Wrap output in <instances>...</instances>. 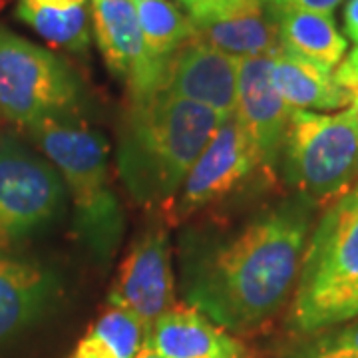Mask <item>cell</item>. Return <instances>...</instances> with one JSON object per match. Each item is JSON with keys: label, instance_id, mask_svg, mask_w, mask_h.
Returning <instances> with one entry per match:
<instances>
[{"label": "cell", "instance_id": "6da1fadb", "mask_svg": "<svg viewBox=\"0 0 358 358\" xmlns=\"http://www.w3.org/2000/svg\"><path fill=\"white\" fill-rule=\"evenodd\" d=\"M308 227V203L291 201L199 253L185 277L192 307L225 331H247L273 317L299 277Z\"/></svg>", "mask_w": 358, "mask_h": 358}, {"label": "cell", "instance_id": "7a4b0ae2", "mask_svg": "<svg viewBox=\"0 0 358 358\" xmlns=\"http://www.w3.org/2000/svg\"><path fill=\"white\" fill-rule=\"evenodd\" d=\"M225 120L166 92L131 100L117 150L120 178L129 195L143 205L169 203Z\"/></svg>", "mask_w": 358, "mask_h": 358}, {"label": "cell", "instance_id": "3957f363", "mask_svg": "<svg viewBox=\"0 0 358 358\" xmlns=\"http://www.w3.org/2000/svg\"><path fill=\"white\" fill-rule=\"evenodd\" d=\"M357 317L358 179L331 201L308 237L289 322L313 334Z\"/></svg>", "mask_w": 358, "mask_h": 358}, {"label": "cell", "instance_id": "277c9868", "mask_svg": "<svg viewBox=\"0 0 358 358\" xmlns=\"http://www.w3.org/2000/svg\"><path fill=\"white\" fill-rule=\"evenodd\" d=\"M28 131L66 179L78 223L92 247L108 253L122 231V211L110 185L106 140L70 112L48 115Z\"/></svg>", "mask_w": 358, "mask_h": 358}, {"label": "cell", "instance_id": "5b68a950", "mask_svg": "<svg viewBox=\"0 0 358 358\" xmlns=\"http://www.w3.org/2000/svg\"><path fill=\"white\" fill-rule=\"evenodd\" d=\"M282 154L285 176L307 201H333L358 179V110H293Z\"/></svg>", "mask_w": 358, "mask_h": 358}, {"label": "cell", "instance_id": "8992f818", "mask_svg": "<svg viewBox=\"0 0 358 358\" xmlns=\"http://www.w3.org/2000/svg\"><path fill=\"white\" fill-rule=\"evenodd\" d=\"M80 88L70 68L52 52L0 26V115L30 128L48 115L64 114Z\"/></svg>", "mask_w": 358, "mask_h": 358}, {"label": "cell", "instance_id": "52a82bcc", "mask_svg": "<svg viewBox=\"0 0 358 358\" xmlns=\"http://www.w3.org/2000/svg\"><path fill=\"white\" fill-rule=\"evenodd\" d=\"M64 197L50 164L16 145H0V251L46 225Z\"/></svg>", "mask_w": 358, "mask_h": 358}, {"label": "cell", "instance_id": "ba28073f", "mask_svg": "<svg viewBox=\"0 0 358 358\" xmlns=\"http://www.w3.org/2000/svg\"><path fill=\"white\" fill-rule=\"evenodd\" d=\"M261 164V155L235 115L227 117L207 141L203 152L169 201L173 219H183L237 189Z\"/></svg>", "mask_w": 358, "mask_h": 358}, {"label": "cell", "instance_id": "9c48e42d", "mask_svg": "<svg viewBox=\"0 0 358 358\" xmlns=\"http://www.w3.org/2000/svg\"><path fill=\"white\" fill-rule=\"evenodd\" d=\"M110 305L140 320L148 333L154 322L176 307L169 237L164 229H148L122 261Z\"/></svg>", "mask_w": 358, "mask_h": 358}, {"label": "cell", "instance_id": "30bf717a", "mask_svg": "<svg viewBox=\"0 0 358 358\" xmlns=\"http://www.w3.org/2000/svg\"><path fill=\"white\" fill-rule=\"evenodd\" d=\"M193 40L235 60L277 56L282 52L279 20L261 0L193 2Z\"/></svg>", "mask_w": 358, "mask_h": 358}, {"label": "cell", "instance_id": "8fae6325", "mask_svg": "<svg viewBox=\"0 0 358 358\" xmlns=\"http://www.w3.org/2000/svg\"><path fill=\"white\" fill-rule=\"evenodd\" d=\"M92 20L103 62L126 82L131 100L159 92L166 60L148 50L131 0H92Z\"/></svg>", "mask_w": 358, "mask_h": 358}, {"label": "cell", "instance_id": "7c38bea8", "mask_svg": "<svg viewBox=\"0 0 358 358\" xmlns=\"http://www.w3.org/2000/svg\"><path fill=\"white\" fill-rule=\"evenodd\" d=\"M273 58L259 56L239 60L237 106L233 114L255 143L265 169L277 164L293 114L275 86Z\"/></svg>", "mask_w": 358, "mask_h": 358}, {"label": "cell", "instance_id": "4fadbf2b", "mask_svg": "<svg viewBox=\"0 0 358 358\" xmlns=\"http://www.w3.org/2000/svg\"><path fill=\"white\" fill-rule=\"evenodd\" d=\"M237 66L239 60L192 40L166 60L159 92L231 117L237 106Z\"/></svg>", "mask_w": 358, "mask_h": 358}, {"label": "cell", "instance_id": "5bb4252c", "mask_svg": "<svg viewBox=\"0 0 358 358\" xmlns=\"http://www.w3.org/2000/svg\"><path fill=\"white\" fill-rule=\"evenodd\" d=\"M143 346L164 358H249L223 327L195 307H173L145 333Z\"/></svg>", "mask_w": 358, "mask_h": 358}, {"label": "cell", "instance_id": "9a60e30c", "mask_svg": "<svg viewBox=\"0 0 358 358\" xmlns=\"http://www.w3.org/2000/svg\"><path fill=\"white\" fill-rule=\"evenodd\" d=\"M273 78L291 110H345L355 102V96L334 80L331 70L285 50L273 58Z\"/></svg>", "mask_w": 358, "mask_h": 358}, {"label": "cell", "instance_id": "2e32d148", "mask_svg": "<svg viewBox=\"0 0 358 358\" xmlns=\"http://www.w3.org/2000/svg\"><path fill=\"white\" fill-rule=\"evenodd\" d=\"M48 293L50 279L38 265L0 257V341L24 327Z\"/></svg>", "mask_w": 358, "mask_h": 358}, {"label": "cell", "instance_id": "e0dca14e", "mask_svg": "<svg viewBox=\"0 0 358 358\" xmlns=\"http://www.w3.org/2000/svg\"><path fill=\"white\" fill-rule=\"evenodd\" d=\"M277 20L285 52L331 72L343 62L346 38L336 30L331 14L289 13Z\"/></svg>", "mask_w": 358, "mask_h": 358}, {"label": "cell", "instance_id": "ac0fdd59", "mask_svg": "<svg viewBox=\"0 0 358 358\" xmlns=\"http://www.w3.org/2000/svg\"><path fill=\"white\" fill-rule=\"evenodd\" d=\"M143 338L145 331L140 320L112 307L90 327L72 358H136Z\"/></svg>", "mask_w": 358, "mask_h": 358}, {"label": "cell", "instance_id": "d6986e66", "mask_svg": "<svg viewBox=\"0 0 358 358\" xmlns=\"http://www.w3.org/2000/svg\"><path fill=\"white\" fill-rule=\"evenodd\" d=\"M148 50L159 60H167L183 44L193 40L189 16L181 14L169 0H131Z\"/></svg>", "mask_w": 358, "mask_h": 358}, {"label": "cell", "instance_id": "ffe728a7", "mask_svg": "<svg viewBox=\"0 0 358 358\" xmlns=\"http://www.w3.org/2000/svg\"><path fill=\"white\" fill-rule=\"evenodd\" d=\"M18 18L30 24L40 36L54 46H60L70 52H84L90 44L88 8L76 6L68 10L38 8L18 4Z\"/></svg>", "mask_w": 358, "mask_h": 358}, {"label": "cell", "instance_id": "44dd1931", "mask_svg": "<svg viewBox=\"0 0 358 358\" xmlns=\"http://www.w3.org/2000/svg\"><path fill=\"white\" fill-rule=\"evenodd\" d=\"M287 358H358V317L313 333Z\"/></svg>", "mask_w": 358, "mask_h": 358}, {"label": "cell", "instance_id": "7402d4cb", "mask_svg": "<svg viewBox=\"0 0 358 358\" xmlns=\"http://www.w3.org/2000/svg\"><path fill=\"white\" fill-rule=\"evenodd\" d=\"M268 13L282 16L289 13H320L333 14L343 0H261Z\"/></svg>", "mask_w": 358, "mask_h": 358}, {"label": "cell", "instance_id": "603a6c76", "mask_svg": "<svg viewBox=\"0 0 358 358\" xmlns=\"http://www.w3.org/2000/svg\"><path fill=\"white\" fill-rule=\"evenodd\" d=\"M334 80L346 88L352 96L358 94V46L348 54V58L343 60L336 72H334Z\"/></svg>", "mask_w": 358, "mask_h": 358}, {"label": "cell", "instance_id": "cb8c5ba5", "mask_svg": "<svg viewBox=\"0 0 358 358\" xmlns=\"http://www.w3.org/2000/svg\"><path fill=\"white\" fill-rule=\"evenodd\" d=\"M20 4L38 6V8H54V10H68V8L84 6L86 0H20Z\"/></svg>", "mask_w": 358, "mask_h": 358}, {"label": "cell", "instance_id": "d4e9b609", "mask_svg": "<svg viewBox=\"0 0 358 358\" xmlns=\"http://www.w3.org/2000/svg\"><path fill=\"white\" fill-rule=\"evenodd\" d=\"M345 30L358 44V0H348L345 6Z\"/></svg>", "mask_w": 358, "mask_h": 358}, {"label": "cell", "instance_id": "484cf974", "mask_svg": "<svg viewBox=\"0 0 358 358\" xmlns=\"http://www.w3.org/2000/svg\"><path fill=\"white\" fill-rule=\"evenodd\" d=\"M136 358H164V357H159V355H155V352H152L150 348H145V346H141V350L138 352V357Z\"/></svg>", "mask_w": 358, "mask_h": 358}, {"label": "cell", "instance_id": "4316f807", "mask_svg": "<svg viewBox=\"0 0 358 358\" xmlns=\"http://www.w3.org/2000/svg\"><path fill=\"white\" fill-rule=\"evenodd\" d=\"M195 2H221V0H195ZM192 4H189V6H192Z\"/></svg>", "mask_w": 358, "mask_h": 358}, {"label": "cell", "instance_id": "83f0119b", "mask_svg": "<svg viewBox=\"0 0 358 358\" xmlns=\"http://www.w3.org/2000/svg\"><path fill=\"white\" fill-rule=\"evenodd\" d=\"M352 106L358 110V94H355V102H352Z\"/></svg>", "mask_w": 358, "mask_h": 358}, {"label": "cell", "instance_id": "f1b7e54d", "mask_svg": "<svg viewBox=\"0 0 358 358\" xmlns=\"http://www.w3.org/2000/svg\"><path fill=\"white\" fill-rule=\"evenodd\" d=\"M181 2H185V4L189 6V4H192V2H195V0H181Z\"/></svg>", "mask_w": 358, "mask_h": 358}]
</instances>
